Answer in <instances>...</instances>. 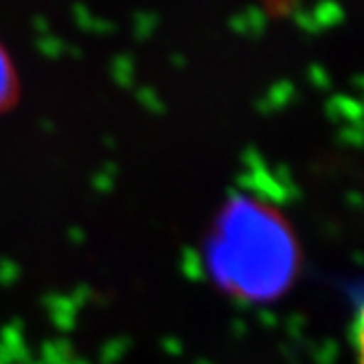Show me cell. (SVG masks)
Listing matches in <instances>:
<instances>
[{"label":"cell","instance_id":"6da1fadb","mask_svg":"<svg viewBox=\"0 0 364 364\" xmlns=\"http://www.w3.org/2000/svg\"><path fill=\"white\" fill-rule=\"evenodd\" d=\"M204 266L218 288L242 303L285 296L301 272V248L292 226L270 204L232 198L204 244Z\"/></svg>","mask_w":364,"mask_h":364},{"label":"cell","instance_id":"7a4b0ae2","mask_svg":"<svg viewBox=\"0 0 364 364\" xmlns=\"http://www.w3.org/2000/svg\"><path fill=\"white\" fill-rule=\"evenodd\" d=\"M18 92V80H16V68L7 50L0 46V112L7 110L16 101Z\"/></svg>","mask_w":364,"mask_h":364}]
</instances>
